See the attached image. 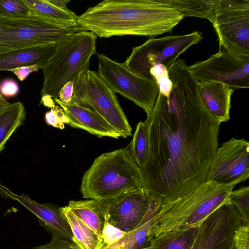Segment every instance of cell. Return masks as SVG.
Returning <instances> with one entry per match:
<instances>
[{"label":"cell","instance_id":"cell-19","mask_svg":"<svg viewBox=\"0 0 249 249\" xmlns=\"http://www.w3.org/2000/svg\"><path fill=\"white\" fill-rule=\"evenodd\" d=\"M71 211L101 238L106 222V204L93 199L71 200L67 205Z\"/></svg>","mask_w":249,"mask_h":249},{"label":"cell","instance_id":"cell-5","mask_svg":"<svg viewBox=\"0 0 249 249\" xmlns=\"http://www.w3.org/2000/svg\"><path fill=\"white\" fill-rule=\"evenodd\" d=\"M96 38L92 32L80 31L57 44L54 54L40 68L44 77L42 96L58 98L62 88L67 83L74 81L88 69L90 58L97 54Z\"/></svg>","mask_w":249,"mask_h":249},{"label":"cell","instance_id":"cell-36","mask_svg":"<svg viewBox=\"0 0 249 249\" xmlns=\"http://www.w3.org/2000/svg\"><path fill=\"white\" fill-rule=\"evenodd\" d=\"M74 82H69L62 88L58 98L61 102L64 103H69L71 101L73 93Z\"/></svg>","mask_w":249,"mask_h":249},{"label":"cell","instance_id":"cell-15","mask_svg":"<svg viewBox=\"0 0 249 249\" xmlns=\"http://www.w3.org/2000/svg\"><path fill=\"white\" fill-rule=\"evenodd\" d=\"M0 197L18 201L36 216L40 225L48 233L73 242L71 227L62 215L60 207L52 204L38 203L23 193L16 194L3 185L0 178Z\"/></svg>","mask_w":249,"mask_h":249},{"label":"cell","instance_id":"cell-11","mask_svg":"<svg viewBox=\"0 0 249 249\" xmlns=\"http://www.w3.org/2000/svg\"><path fill=\"white\" fill-rule=\"evenodd\" d=\"M197 82L213 81L223 83L234 90L249 87V56H241L224 48L208 59L188 66Z\"/></svg>","mask_w":249,"mask_h":249},{"label":"cell","instance_id":"cell-2","mask_svg":"<svg viewBox=\"0 0 249 249\" xmlns=\"http://www.w3.org/2000/svg\"><path fill=\"white\" fill-rule=\"evenodd\" d=\"M184 18L160 0H104L89 7L78 26L100 37L124 35L154 36L171 31Z\"/></svg>","mask_w":249,"mask_h":249},{"label":"cell","instance_id":"cell-9","mask_svg":"<svg viewBox=\"0 0 249 249\" xmlns=\"http://www.w3.org/2000/svg\"><path fill=\"white\" fill-rule=\"evenodd\" d=\"M98 73L116 93L133 102L149 115L159 94L155 81L142 77L130 71L124 63H119L98 54Z\"/></svg>","mask_w":249,"mask_h":249},{"label":"cell","instance_id":"cell-1","mask_svg":"<svg viewBox=\"0 0 249 249\" xmlns=\"http://www.w3.org/2000/svg\"><path fill=\"white\" fill-rule=\"evenodd\" d=\"M173 86L159 92L148 127V154L140 168L143 188L161 204L206 181L217 148L220 124L205 107L183 59L167 68Z\"/></svg>","mask_w":249,"mask_h":249},{"label":"cell","instance_id":"cell-31","mask_svg":"<svg viewBox=\"0 0 249 249\" xmlns=\"http://www.w3.org/2000/svg\"><path fill=\"white\" fill-rule=\"evenodd\" d=\"M45 119L49 125L61 129L65 128V124H68V120L62 109L56 106L46 113Z\"/></svg>","mask_w":249,"mask_h":249},{"label":"cell","instance_id":"cell-39","mask_svg":"<svg viewBox=\"0 0 249 249\" xmlns=\"http://www.w3.org/2000/svg\"><path fill=\"white\" fill-rule=\"evenodd\" d=\"M231 249H236L234 247V245H233H233H232V246L231 247Z\"/></svg>","mask_w":249,"mask_h":249},{"label":"cell","instance_id":"cell-12","mask_svg":"<svg viewBox=\"0 0 249 249\" xmlns=\"http://www.w3.org/2000/svg\"><path fill=\"white\" fill-rule=\"evenodd\" d=\"M249 177V142L232 138L217 149L206 181L226 185L243 182Z\"/></svg>","mask_w":249,"mask_h":249},{"label":"cell","instance_id":"cell-22","mask_svg":"<svg viewBox=\"0 0 249 249\" xmlns=\"http://www.w3.org/2000/svg\"><path fill=\"white\" fill-rule=\"evenodd\" d=\"M199 225L168 231L151 239L148 249H191Z\"/></svg>","mask_w":249,"mask_h":249},{"label":"cell","instance_id":"cell-34","mask_svg":"<svg viewBox=\"0 0 249 249\" xmlns=\"http://www.w3.org/2000/svg\"><path fill=\"white\" fill-rule=\"evenodd\" d=\"M19 92L18 85L11 78L5 79L0 83V93L5 99L14 97Z\"/></svg>","mask_w":249,"mask_h":249},{"label":"cell","instance_id":"cell-16","mask_svg":"<svg viewBox=\"0 0 249 249\" xmlns=\"http://www.w3.org/2000/svg\"><path fill=\"white\" fill-rule=\"evenodd\" d=\"M63 110L71 126L83 129L98 137H109L118 139L120 133L101 115L89 107L71 101L64 103L54 99Z\"/></svg>","mask_w":249,"mask_h":249},{"label":"cell","instance_id":"cell-6","mask_svg":"<svg viewBox=\"0 0 249 249\" xmlns=\"http://www.w3.org/2000/svg\"><path fill=\"white\" fill-rule=\"evenodd\" d=\"M80 31L84 30L79 26H63L38 17H0V54L33 46L57 44Z\"/></svg>","mask_w":249,"mask_h":249},{"label":"cell","instance_id":"cell-26","mask_svg":"<svg viewBox=\"0 0 249 249\" xmlns=\"http://www.w3.org/2000/svg\"><path fill=\"white\" fill-rule=\"evenodd\" d=\"M150 116L145 121L139 122L136 126L133 139L128 145L135 162L140 168L145 165L148 154V127Z\"/></svg>","mask_w":249,"mask_h":249},{"label":"cell","instance_id":"cell-32","mask_svg":"<svg viewBox=\"0 0 249 249\" xmlns=\"http://www.w3.org/2000/svg\"><path fill=\"white\" fill-rule=\"evenodd\" d=\"M233 240L236 249H249V224L242 223L238 227Z\"/></svg>","mask_w":249,"mask_h":249},{"label":"cell","instance_id":"cell-17","mask_svg":"<svg viewBox=\"0 0 249 249\" xmlns=\"http://www.w3.org/2000/svg\"><path fill=\"white\" fill-rule=\"evenodd\" d=\"M202 101L211 116L220 124L230 119L231 99L234 89L220 82L197 83Z\"/></svg>","mask_w":249,"mask_h":249},{"label":"cell","instance_id":"cell-35","mask_svg":"<svg viewBox=\"0 0 249 249\" xmlns=\"http://www.w3.org/2000/svg\"><path fill=\"white\" fill-rule=\"evenodd\" d=\"M40 67L38 65H32L16 68L9 71L13 72L21 81L24 80L33 72L37 71Z\"/></svg>","mask_w":249,"mask_h":249},{"label":"cell","instance_id":"cell-18","mask_svg":"<svg viewBox=\"0 0 249 249\" xmlns=\"http://www.w3.org/2000/svg\"><path fill=\"white\" fill-rule=\"evenodd\" d=\"M57 44H48L14 50L0 54V71L18 67L46 65L54 54Z\"/></svg>","mask_w":249,"mask_h":249},{"label":"cell","instance_id":"cell-25","mask_svg":"<svg viewBox=\"0 0 249 249\" xmlns=\"http://www.w3.org/2000/svg\"><path fill=\"white\" fill-rule=\"evenodd\" d=\"M160 205V201L159 199L151 198L148 211L143 219L135 229L127 233L125 249H148L151 219Z\"/></svg>","mask_w":249,"mask_h":249},{"label":"cell","instance_id":"cell-7","mask_svg":"<svg viewBox=\"0 0 249 249\" xmlns=\"http://www.w3.org/2000/svg\"><path fill=\"white\" fill-rule=\"evenodd\" d=\"M71 101L89 107L101 115L124 138L131 135L132 128L122 110L116 93L97 72L89 69L74 82Z\"/></svg>","mask_w":249,"mask_h":249},{"label":"cell","instance_id":"cell-13","mask_svg":"<svg viewBox=\"0 0 249 249\" xmlns=\"http://www.w3.org/2000/svg\"><path fill=\"white\" fill-rule=\"evenodd\" d=\"M242 223L232 204L221 205L199 224L191 249H231L235 231Z\"/></svg>","mask_w":249,"mask_h":249},{"label":"cell","instance_id":"cell-3","mask_svg":"<svg viewBox=\"0 0 249 249\" xmlns=\"http://www.w3.org/2000/svg\"><path fill=\"white\" fill-rule=\"evenodd\" d=\"M235 186L206 181L186 195L160 205L151 219V239L168 231L199 225L221 205L230 202Z\"/></svg>","mask_w":249,"mask_h":249},{"label":"cell","instance_id":"cell-28","mask_svg":"<svg viewBox=\"0 0 249 249\" xmlns=\"http://www.w3.org/2000/svg\"><path fill=\"white\" fill-rule=\"evenodd\" d=\"M229 200L239 213L243 223L249 224V187L242 186L233 189L229 194Z\"/></svg>","mask_w":249,"mask_h":249},{"label":"cell","instance_id":"cell-37","mask_svg":"<svg viewBox=\"0 0 249 249\" xmlns=\"http://www.w3.org/2000/svg\"><path fill=\"white\" fill-rule=\"evenodd\" d=\"M49 2L53 5L63 9H68L67 4L70 1L69 0H48Z\"/></svg>","mask_w":249,"mask_h":249},{"label":"cell","instance_id":"cell-10","mask_svg":"<svg viewBox=\"0 0 249 249\" xmlns=\"http://www.w3.org/2000/svg\"><path fill=\"white\" fill-rule=\"evenodd\" d=\"M212 24L219 49L249 56V0H217Z\"/></svg>","mask_w":249,"mask_h":249},{"label":"cell","instance_id":"cell-38","mask_svg":"<svg viewBox=\"0 0 249 249\" xmlns=\"http://www.w3.org/2000/svg\"><path fill=\"white\" fill-rule=\"evenodd\" d=\"M10 104L0 93V116L7 109Z\"/></svg>","mask_w":249,"mask_h":249},{"label":"cell","instance_id":"cell-4","mask_svg":"<svg viewBox=\"0 0 249 249\" xmlns=\"http://www.w3.org/2000/svg\"><path fill=\"white\" fill-rule=\"evenodd\" d=\"M141 188V170L128 146L95 158L82 178L80 192L84 198L107 202Z\"/></svg>","mask_w":249,"mask_h":249},{"label":"cell","instance_id":"cell-23","mask_svg":"<svg viewBox=\"0 0 249 249\" xmlns=\"http://www.w3.org/2000/svg\"><path fill=\"white\" fill-rule=\"evenodd\" d=\"M185 17H195L209 20L212 23L217 0H160Z\"/></svg>","mask_w":249,"mask_h":249},{"label":"cell","instance_id":"cell-24","mask_svg":"<svg viewBox=\"0 0 249 249\" xmlns=\"http://www.w3.org/2000/svg\"><path fill=\"white\" fill-rule=\"evenodd\" d=\"M26 115L23 104L18 101L10 104L0 116V152L9 138L23 124Z\"/></svg>","mask_w":249,"mask_h":249},{"label":"cell","instance_id":"cell-27","mask_svg":"<svg viewBox=\"0 0 249 249\" xmlns=\"http://www.w3.org/2000/svg\"><path fill=\"white\" fill-rule=\"evenodd\" d=\"M0 17L31 18L36 16L24 0H0Z\"/></svg>","mask_w":249,"mask_h":249},{"label":"cell","instance_id":"cell-33","mask_svg":"<svg viewBox=\"0 0 249 249\" xmlns=\"http://www.w3.org/2000/svg\"><path fill=\"white\" fill-rule=\"evenodd\" d=\"M30 249H78V248L73 242L52 235L49 242L34 247Z\"/></svg>","mask_w":249,"mask_h":249},{"label":"cell","instance_id":"cell-21","mask_svg":"<svg viewBox=\"0 0 249 249\" xmlns=\"http://www.w3.org/2000/svg\"><path fill=\"white\" fill-rule=\"evenodd\" d=\"M62 215L69 223L78 249H100L101 237L81 221L67 206L60 207Z\"/></svg>","mask_w":249,"mask_h":249},{"label":"cell","instance_id":"cell-29","mask_svg":"<svg viewBox=\"0 0 249 249\" xmlns=\"http://www.w3.org/2000/svg\"><path fill=\"white\" fill-rule=\"evenodd\" d=\"M149 73L157 84L159 93L168 97L172 90L173 84L169 78L167 68L161 64H158L150 69Z\"/></svg>","mask_w":249,"mask_h":249},{"label":"cell","instance_id":"cell-8","mask_svg":"<svg viewBox=\"0 0 249 249\" xmlns=\"http://www.w3.org/2000/svg\"><path fill=\"white\" fill-rule=\"evenodd\" d=\"M202 39V34L198 31L183 35L152 38L133 47L131 53L124 63L135 74L153 80L149 73L151 68L161 64L167 68L188 48L198 44Z\"/></svg>","mask_w":249,"mask_h":249},{"label":"cell","instance_id":"cell-30","mask_svg":"<svg viewBox=\"0 0 249 249\" xmlns=\"http://www.w3.org/2000/svg\"><path fill=\"white\" fill-rule=\"evenodd\" d=\"M126 234V232H124L106 221L101 236L100 249H102L113 244L124 237Z\"/></svg>","mask_w":249,"mask_h":249},{"label":"cell","instance_id":"cell-14","mask_svg":"<svg viewBox=\"0 0 249 249\" xmlns=\"http://www.w3.org/2000/svg\"><path fill=\"white\" fill-rule=\"evenodd\" d=\"M151 196L144 188L123 194L105 202L106 221L124 232L133 231L145 216Z\"/></svg>","mask_w":249,"mask_h":249},{"label":"cell","instance_id":"cell-20","mask_svg":"<svg viewBox=\"0 0 249 249\" xmlns=\"http://www.w3.org/2000/svg\"><path fill=\"white\" fill-rule=\"evenodd\" d=\"M36 16L55 24L66 27H77L78 16L73 11L60 8L48 0H24Z\"/></svg>","mask_w":249,"mask_h":249}]
</instances>
